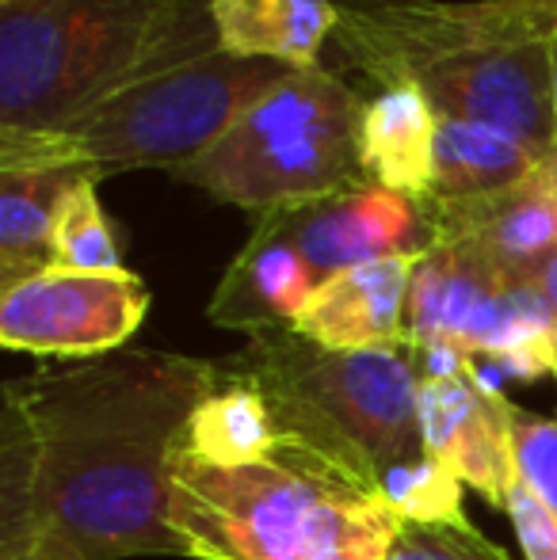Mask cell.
<instances>
[{"instance_id":"cell-21","label":"cell","mask_w":557,"mask_h":560,"mask_svg":"<svg viewBox=\"0 0 557 560\" xmlns=\"http://www.w3.org/2000/svg\"><path fill=\"white\" fill-rule=\"evenodd\" d=\"M512 446L520 480L557 523V416H538L512 405Z\"/></svg>"},{"instance_id":"cell-10","label":"cell","mask_w":557,"mask_h":560,"mask_svg":"<svg viewBox=\"0 0 557 560\" xmlns=\"http://www.w3.org/2000/svg\"><path fill=\"white\" fill-rule=\"evenodd\" d=\"M256 225L268 229L298 259L313 290L348 267L390 256H423L428 248H436L423 202L386 187H356V191L279 207L256 218Z\"/></svg>"},{"instance_id":"cell-3","label":"cell","mask_w":557,"mask_h":560,"mask_svg":"<svg viewBox=\"0 0 557 560\" xmlns=\"http://www.w3.org/2000/svg\"><path fill=\"white\" fill-rule=\"evenodd\" d=\"M169 518L187 560H386L405 518L310 450L253 465L169 462Z\"/></svg>"},{"instance_id":"cell-17","label":"cell","mask_w":557,"mask_h":560,"mask_svg":"<svg viewBox=\"0 0 557 560\" xmlns=\"http://www.w3.org/2000/svg\"><path fill=\"white\" fill-rule=\"evenodd\" d=\"M439 112L413 89L374 92L359 122V156L374 187L428 202Z\"/></svg>"},{"instance_id":"cell-25","label":"cell","mask_w":557,"mask_h":560,"mask_svg":"<svg viewBox=\"0 0 557 560\" xmlns=\"http://www.w3.org/2000/svg\"><path fill=\"white\" fill-rule=\"evenodd\" d=\"M546 287H550V298H554V313H557V264H554V271L546 275ZM554 382H557V370H554Z\"/></svg>"},{"instance_id":"cell-12","label":"cell","mask_w":557,"mask_h":560,"mask_svg":"<svg viewBox=\"0 0 557 560\" xmlns=\"http://www.w3.org/2000/svg\"><path fill=\"white\" fill-rule=\"evenodd\" d=\"M423 210L436 244H466L508 279L546 282L557 264V153L504 191Z\"/></svg>"},{"instance_id":"cell-19","label":"cell","mask_w":557,"mask_h":560,"mask_svg":"<svg viewBox=\"0 0 557 560\" xmlns=\"http://www.w3.org/2000/svg\"><path fill=\"white\" fill-rule=\"evenodd\" d=\"M96 187V179H81L61 202L58 225H54V267L92 275L127 271L119 236H115V225L107 222L104 207H100Z\"/></svg>"},{"instance_id":"cell-15","label":"cell","mask_w":557,"mask_h":560,"mask_svg":"<svg viewBox=\"0 0 557 560\" xmlns=\"http://www.w3.org/2000/svg\"><path fill=\"white\" fill-rule=\"evenodd\" d=\"M218 46L237 58L279 61L287 69L321 66L333 43L340 4L336 0H210Z\"/></svg>"},{"instance_id":"cell-8","label":"cell","mask_w":557,"mask_h":560,"mask_svg":"<svg viewBox=\"0 0 557 560\" xmlns=\"http://www.w3.org/2000/svg\"><path fill=\"white\" fill-rule=\"evenodd\" d=\"M409 343L451 347L515 382L554 377L557 313L550 287L508 279L466 244H436L413 271Z\"/></svg>"},{"instance_id":"cell-23","label":"cell","mask_w":557,"mask_h":560,"mask_svg":"<svg viewBox=\"0 0 557 560\" xmlns=\"http://www.w3.org/2000/svg\"><path fill=\"white\" fill-rule=\"evenodd\" d=\"M0 560H89L58 526L23 511H0Z\"/></svg>"},{"instance_id":"cell-5","label":"cell","mask_w":557,"mask_h":560,"mask_svg":"<svg viewBox=\"0 0 557 560\" xmlns=\"http://www.w3.org/2000/svg\"><path fill=\"white\" fill-rule=\"evenodd\" d=\"M225 370L264 393L287 443L310 450L359 488L428 454L420 431V351L413 343L328 351L294 328L248 336Z\"/></svg>"},{"instance_id":"cell-26","label":"cell","mask_w":557,"mask_h":560,"mask_svg":"<svg viewBox=\"0 0 557 560\" xmlns=\"http://www.w3.org/2000/svg\"><path fill=\"white\" fill-rule=\"evenodd\" d=\"M554 122H557V35H554Z\"/></svg>"},{"instance_id":"cell-13","label":"cell","mask_w":557,"mask_h":560,"mask_svg":"<svg viewBox=\"0 0 557 560\" xmlns=\"http://www.w3.org/2000/svg\"><path fill=\"white\" fill-rule=\"evenodd\" d=\"M420 256H390L348 267L310 294L294 332L328 351L409 343V290Z\"/></svg>"},{"instance_id":"cell-22","label":"cell","mask_w":557,"mask_h":560,"mask_svg":"<svg viewBox=\"0 0 557 560\" xmlns=\"http://www.w3.org/2000/svg\"><path fill=\"white\" fill-rule=\"evenodd\" d=\"M386 560H512L474 523H402Z\"/></svg>"},{"instance_id":"cell-9","label":"cell","mask_w":557,"mask_h":560,"mask_svg":"<svg viewBox=\"0 0 557 560\" xmlns=\"http://www.w3.org/2000/svg\"><path fill=\"white\" fill-rule=\"evenodd\" d=\"M149 313V287L135 271H50L0 294V343L46 359H96L119 351Z\"/></svg>"},{"instance_id":"cell-1","label":"cell","mask_w":557,"mask_h":560,"mask_svg":"<svg viewBox=\"0 0 557 560\" xmlns=\"http://www.w3.org/2000/svg\"><path fill=\"white\" fill-rule=\"evenodd\" d=\"M214 359L119 347L4 385L0 511L58 526L89 560L184 557L169 462Z\"/></svg>"},{"instance_id":"cell-18","label":"cell","mask_w":557,"mask_h":560,"mask_svg":"<svg viewBox=\"0 0 557 560\" xmlns=\"http://www.w3.org/2000/svg\"><path fill=\"white\" fill-rule=\"evenodd\" d=\"M287 446L264 393L253 382L225 370L214 359V385L195 405L192 420L179 431V450L210 465H253L268 462Z\"/></svg>"},{"instance_id":"cell-14","label":"cell","mask_w":557,"mask_h":560,"mask_svg":"<svg viewBox=\"0 0 557 560\" xmlns=\"http://www.w3.org/2000/svg\"><path fill=\"white\" fill-rule=\"evenodd\" d=\"M81 179L92 172L58 161L0 168V294L54 267L58 210Z\"/></svg>"},{"instance_id":"cell-4","label":"cell","mask_w":557,"mask_h":560,"mask_svg":"<svg viewBox=\"0 0 557 560\" xmlns=\"http://www.w3.org/2000/svg\"><path fill=\"white\" fill-rule=\"evenodd\" d=\"M210 50V0H0V133L54 130Z\"/></svg>"},{"instance_id":"cell-11","label":"cell","mask_w":557,"mask_h":560,"mask_svg":"<svg viewBox=\"0 0 557 560\" xmlns=\"http://www.w3.org/2000/svg\"><path fill=\"white\" fill-rule=\"evenodd\" d=\"M504 377L469 359L454 377H420L423 446L485 503L504 511L520 480L512 446V400L500 389Z\"/></svg>"},{"instance_id":"cell-2","label":"cell","mask_w":557,"mask_h":560,"mask_svg":"<svg viewBox=\"0 0 557 560\" xmlns=\"http://www.w3.org/2000/svg\"><path fill=\"white\" fill-rule=\"evenodd\" d=\"M554 35L557 0H348L333 50L379 92L557 149Z\"/></svg>"},{"instance_id":"cell-20","label":"cell","mask_w":557,"mask_h":560,"mask_svg":"<svg viewBox=\"0 0 557 560\" xmlns=\"http://www.w3.org/2000/svg\"><path fill=\"white\" fill-rule=\"evenodd\" d=\"M379 495L405 523H469L466 511H462L466 485L431 454L390 472L382 480Z\"/></svg>"},{"instance_id":"cell-24","label":"cell","mask_w":557,"mask_h":560,"mask_svg":"<svg viewBox=\"0 0 557 560\" xmlns=\"http://www.w3.org/2000/svg\"><path fill=\"white\" fill-rule=\"evenodd\" d=\"M508 518H512V530L520 538V549L527 560H557V523L554 515L535 500L523 480H515L512 492L504 503Z\"/></svg>"},{"instance_id":"cell-16","label":"cell","mask_w":557,"mask_h":560,"mask_svg":"<svg viewBox=\"0 0 557 560\" xmlns=\"http://www.w3.org/2000/svg\"><path fill=\"white\" fill-rule=\"evenodd\" d=\"M557 149H543L500 126L477 118L439 115L436 126V172L428 202H466L504 191L538 168Z\"/></svg>"},{"instance_id":"cell-6","label":"cell","mask_w":557,"mask_h":560,"mask_svg":"<svg viewBox=\"0 0 557 560\" xmlns=\"http://www.w3.org/2000/svg\"><path fill=\"white\" fill-rule=\"evenodd\" d=\"M294 69L279 61L237 58L222 46L184 66H172L138 84L112 92L38 133H0L4 164H81L96 184L135 168H164L172 176L199 161L256 100L268 96Z\"/></svg>"},{"instance_id":"cell-7","label":"cell","mask_w":557,"mask_h":560,"mask_svg":"<svg viewBox=\"0 0 557 560\" xmlns=\"http://www.w3.org/2000/svg\"><path fill=\"white\" fill-rule=\"evenodd\" d=\"M367 100L325 66L294 69L172 179L245 214L374 187L359 156Z\"/></svg>"}]
</instances>
